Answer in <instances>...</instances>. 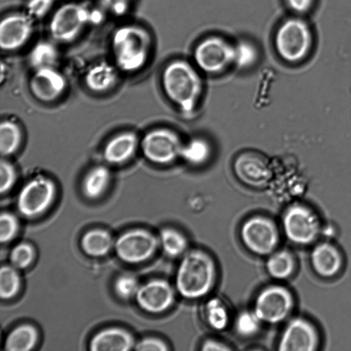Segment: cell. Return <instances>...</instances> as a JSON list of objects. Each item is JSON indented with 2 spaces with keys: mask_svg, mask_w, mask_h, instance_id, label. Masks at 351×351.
<instances>
[{
  "mask_svg": "<svg viewBox=\"0 0 351 351\" xmlns=\"http://www.w3.org/2000/svg\"><path fill=\"white\" fill-rule=\"evenodd\" d=\"M55 0H27L25 11L34 21L46 17L51 11Z\"/></svg>",
  "mask_w": 351,
  "mask_h": 351,
  "instance_id": "d590c367",
  "label": "cell"
},
{
  "mask_svg": "<svg viewBox=\"0 0 351 351\" xmlns=\"http://www.w3.org/2000/svg\"><path fill=\"white\" fill-rule=\"evenodd\" d=\"M56 186L50 178L38 176L28 181L21 189L17 207L24 216L32 217L43 213L52 203Z\"/></svg>",
  "mask_w": 351,
  "mask_h": 351,
  "instance_id": "30bf717a",
  "label": "cell"
},
{
  "mask_svg": "<svg viewBox=\"0 0 351 351\" xmlns=\"http://www.w3.org/2000/svg\"><path fill=\"white\" fill-rule=\"evenodd\" d=\"M138 306L150 313H161L174 303L175 290L164 279H153L140 285L135 296Z\"/></svg>",
  "mask_w": 351,
  "mask_h": 351,
  "instance_id": "5bb4252c",
  "label": "cell"
},
{
  "mask_svg": "<svg viewBox=\"0 0 351 351\" xmlns=\"http://www.w3.org/2000/svg\"><path fill=\"white\" fill-rule=\"evenodd\" d=\"M137 351H167L169 348L162 339L156 337H146L134 345Z\"/></svg>",
  "mask_w": 351,
  "mask_h": 351,
  "instance_id": "ab89813d",
  "label": "cell"
},
{
  "mask_svg": "<svg viewBox=\"0 0 351 351\" xmlns=\"http://www.w3.org/2000/svg\"><path fill=\"white\" fill-rule=\"evenodd\" d=\"M193 58L202 71L219 73L233 65V44L217 36L205 38L195 47Z\"/></svg>",
  "mask_w": 351,
  "mask_h": 351,
  "instance_id": "ba28073f",
  "label": "cell"
},
{
  "mask_svg": "<svg viewBox=\"0 0 351 351\" xmlns=\"http://www.w3.org/2000/svg\"><path fill=\"white\" fill-rule=\"evenodd\" d=\"M158 245V237L147 230L138 228L120 235L115 242L114 249L123 261L139 263L151 258Z\"/></svg>",
  "mask_w": 351,
  "mask_h": 351,
  "instance_id": "9c48e42d",
  "label": "cell"
},
{
  "mask_svg": "<svg viewBox=\"0 0 351 351\" xmlns=\"http://www.w3.org/2000/svg\"><path fill=\"white\" fill-rule=\"evenodd\" d=\"M213 154L208 141L203 137H194L184 143L180 158L187 164L200 166L206 163Z\"/></svg>",
  "mask_w": 351,
  "mask_h": 351,
  "instance_id": "603a6c76",
  "label": "cell"
},
{
  "mask_svg": "<svg viewBox=\"0 0 351 351\" xmlns=\"http://www.w3.org/2000/svg\"><path fill=\"white\" fill-rule=\"evenodd\" d=\"M217 276L213 258L206 252L194 249L182 257L175 276V288L183 298H201L214 287Z\"/></svg>",
  "mask_w": 351,
  "mask_h": 351,
  "instance_id": "6da1fadb",
  "label": "cell"
},
{
  "mask_svg": "<svg viewBox=\"0 0 351 351\" xmlns=\"http://www.w3.org/2000/svg\"><path fill=\"white\" fill-rule=\"evenodd\" d=\"M130 332L120 328H109L97 333L90 342L92 351H128L134 347Z\"/></svg>",
  "mask_w": 351,
  "mask_h": 351,
  "instance_id": "d6986e66",
  "label": "cell"
},
{
  "mask_svg": "<svg viewBox=\"0 0 351 351\" xmlns=\"http://www.w3.org/2000/svg\"><path fill=\"white\" fill-rule=\"evenodd\" d=\"M20 278L14 267L3 266L0 271V295L6 300L12 298L19 291Z\"/></svg>",
  "mask_w": 351,
  "mask_h": 351,
  "instance_id": "d6a6232c",
  "label": "cell"
},
{
  "mask_svg": "<svg viewBox=\"0 0 351 351\" xmlns=\"http://www.w3.org/2000/svg\"><path fill=\"white\" fill-rule=\"evenodd\" d=\"M311 261L315 271L324 278L335 276L342 265L339 251L328 243H321L313 248L311 254Z\"/></svg>",
  "mask_w": 351,
  "mask_h": 351,
  "instance_id": "ac0fdd59",
  "label": "cell"
},
{
  "mask_svg": "<svg viewBox=\"0 0 351 351\" xmlns=\"http://www.w3.org/2000/svg\"><path fill=\"white\" fill-rule=\"evenodd\" d=\"M22 140L19 125L10 121H3L0 125V152L6 157L14 154L19 147Z\"/></svg>",
  "mask_w": 351,
  "mask_h": 351,
  "instance_id": "f1b7e54d",
  "label": "cell"
},
{
  "mask_svg": "<svg viewBox=\"0 0 351 351\" xmlns=\"http://www.w3.org/2000/svg\"><path fill=\"white\" fill-rule=\"evenodd\" d=\"M234 171L243 184L252 187H262L271 176L269 165L261 155L253 152L240 154L234 160Z\"/></svg>",
  "mask_w": 351,
  "mask_h": 351,
  "instance_id": "2e32d148",
  "label": "cell"
},
{
  "mask_svg": "<svg viewBox=\"0 0 351 351\" xmlns=\"http://www.w3.org/2000/svg\"><path fill=\"white\" fill-rule=\"evenodd\" d=\"M295 262L292 254L287 250L274 251L266 262V269L274 278L283 280L292 275Z\"/></svg>",
  "mask_w": 351,
  "mask_h": 351,
  "instance_id": "484cf974",
  "label": "cell"
},
{
  "mask_svg": "<svg viewBox=\"0 0 351 351\" xmlns=\"http://www.w3.org/2000/svg\"><path fill=\"white\" fill-rule=\"evenodd\" d=\"M0 192L1 194L10 191L16 180V172L14 167L5 159L0 162Z\"/></svg>",
  "mask_w": 351,
  "mask_h": 351,
  "instance_id": "8d00e7d4",
  "label": "cell"
},
{
  "mask_svg": "<svg viewBox=\"0 0 351 351\" xmlns=\"http://www.w3.org/2000/svg\"><path fill=\"white\" fill-rule=\"evenodd\" d=\"M293 304V295L288 289L272 285L258 293L253 310L263 323L276 324L289 315Z\"/></svg>",
  "mask_w": 351,
  "mask_h": 351,
  "instance_id": "52a82bcc",
  "label": "cell"
},
{
  "mask_svg": "<svg viewBox=\"0 0 351 351\" xmlns=\"http://www.w3.org/2000/svg\"><path fill=\"white\" fill-rule=\"evenodd\" d=\"M18 223L15 217L9 213H2L0 217V241L6 243L15 235Z\"/></svg>",
  "mask_w": 351,
  "mask_h": 351,
  "instance_id": "74e56055",
  "label": "cell"
},
{
  "mask_svg": "<svg viewBox=\"0 0 351 351\" xmlns=\"http://www.w3.org/2000/svg\"><path fill=\"white\" fill-rule=\"evenodd\" d=\"M282 227L287 237L293 243L307 245L312 243L320 231L317 215L302 205H293L285 213Z\"/></svg>",
  "mask_w": 351,
  "mask_h": 351,
  "instance_id": "8fae6325",
  "label": "cell"
},
{
  "mask_svg": "<svg viewBox=\"0 0 351 351\" xmlns=\"http://www.w3.org/2000/svg\"><path fill=\"white\" fill-rule=\"evenodd\" d=\"M117 73L114 67L106 62L93 65L85 76V83L92 91L102 93L108 90L116 83Z\"/></svg>",
  "mask_w": 351,
  "mask_h": 351,
  "instance_id": "44dd1931",
  "label": "cell"
},
{
  "mask_svg": "<svg viewBox=\"0 0 351 351\" xmlns=\"http://www.w3.org/2000/svg\"><path fill=\"white\" fill-rule=\"evenodd\" d=\"M112 245L111 235L107 231L101 229L91 230L86 232L81 240L82 249L91 256L106 255Z\"/></svg>",
  "mask_w": 351,
  "mask_h": 351,
  "instance_id": "d4e9b609",
  "label": "cell"
},
{
  "mask_svg": "<svg viewBox=\"0 0 351 351\" xmlns=\"http://www.w3.org/2000/svg\"><path fill=\"white\" fill-rule=\"evenodd\" d=\"M64 75L55 67L35 69L29 81V88L38 100L50 102L57 99L65 90Z\"/></svg>",
  "mask_w": 351,
  "mask_h": 351,
  "instance_id": "e0dca14e",
  "label": "cell"
},
{
  "mask_svg": "<svg viewBox=\"0 0 351 351\" xmlns=\"http://www.w3.org/2000/svg\"><path fill=\"white\" fill-rule=\"evenodd\" d=\"M34 251L27 243L16 245L10 253V259L15 268L23 269L29 265L34 259Z\"/></svg>",
  "mask_w": 351,
  "mask_h": 351,
  "instance_id": "836d02e7",
  "label": "cell"
},
{
  "mask_svg": "<svg viewBox=\"0 0 351 351\" xmlns=\"http://www.w3.org/2000/svg\"><path fill=\"white\" fill-rule=\"evenodd\" d=\"M262 321L254 310L241 311L237 317L234 328L237 334L243 337H250L256 335L261 326Z\"/></svg>",
  "mask_w": 351,
  "mask_h": 351,
  "instance_id": "1f68e13d",
  "label": "cell"
},
{
  "mask_svg": "<svg viewBox=\"0 0 351 351\" xmlns=\"http://www.w3.org/2000/svg\"><path fill=\"white\" fill-rule=\"evenodd\" d=\"M256 47L251 42L241 40L233 44V65L246 69L254 65L258 59Z\"/></svg>",
  "mask_w": 351,
  "mask_h": 351,
  "instance_id": "4dcf8cb0",
  "label": "cell"
},
{
  "mask_svg": "<svg viewBox=\"0 0 351 351\" xmlns=\"http://www.w3.org/2000/svg\"><path fill=\"white\" fill-rule=\"evenodd\" d=\"M95 14L81 3L71 1L63 3L50 17V36L56 42L70 43L80 36L90 23L98 21L93 17Z\"/></svg>",
  "mask_w": 351,
  "mask_h": 351,
  "instance_id": "277c9868",
  "label": "cell"
},
{
  "mask_svg": "<svg viewBox=\"0 0 351 351\" xmlns=\"http://www.w3.org/2000/svg\"><path fill=\"white\" fill-rule=\"evenodd\" d=\"M290 7L298 12H302L306 10L310 3L311 0H287Z\"/></svg>",
  "mask_w": 351,
  "mask_h": 351,
  "instance_id": "b9f144b4",
  "label": "cell"
},
{
  "mask_svg": "<svg viewBox=\"0 0 351 351\" xmlns=\"http://www.w3.org/2000/svg\"><path fill=\"white\" fill-rule=\"evenodd\" d=\"M59 58V53L53 43L40 40L31 49L28 59L35 69L55 67Z\"/></svg>",
  "mask_w": 351,
  "mask_h": 351,
  "instance_id": "4316f807",
  "label": "cell"
},
{
  "mask_svg": "<svg viewBox=\"0 0 351 351\" xmlns=\"http://www.w3.org/2000/svg\"><path fill=\"white\" fill-rule=\"evenodd\" d=\"M205 315L207 323L215 330L225 329L229 323L228 310L219 299H210L205 306Z\"/></svg>",
  "mask_w": 351,
  "mask_h": 351,
  "instance_id": "f546056e",
  "label": "cell"
},
{
  "mask_svg": "<svg viewBox=\"0 0 351 351\" xmlns=\"http://www.w3.org/2000/svg\"><path fill=\"white\" fill-rule=\"evenodd\" d=\"M38 332L29 324L19 326L12 330L5 341V350L8 351H29L36 345Z\"/></svg>",
  "mask_w": 351,
  "mask_h": 351,
  "instance_id": "cb8c5ba5",
  "label": "cell"
},
{
  "mask_svg": "<svg viewBox=\"0 0 351 351\" xmlns=\"http://www.w3.org/2000/svg\"><path fill=\"white\" fill-rule=\"evenodd\" d=\"M34 20L25 12H13L4 16L0 23V47L12 51L25 46L34 31Z\"/></svg>",
  "mask_w": 351,
  "mask_h": 351,
  "instance_id": "4fadbf2b",
  "label": "cell"
},
{
  "mask_svg": "<svg viewBox=\"0 0 351 351\" xmlns=\"http://www.w3.org/2000/svg\"><path fill=\"white\" fill-rule=\"evenodd\" d=\"M110 178V172L106 166H95L83 178L82 189L84 195L90 199L99 198L107 189Z\"/></svg>",
  "mask_w": 351,
  "mask_h": 351,
  "instance_id": "7402d4cb",
  "label": "cell"
},
{
  "mask_svg": "<svg viewBox=\"0 0 351 351\" xmlns=\"http://www.w3.org/2000/svg\"><path fill=\"white\" fill-rule=\"evenodd\" d=\"M138 141L130 132L120 133L108 141L104 149V156L110 163L119 165L128 161L134 154Z\"/></svg>",
  "mask_w": 351,
  "mask_h": 351,
  "instance_id": "ffe728a7",
  "label": "cell"
},
{
  "mask_svg": "<svg viewBox=\"0 0 351 351\" xmlns=\"http://www.w3.org/2000/svg\"><path fill=\"white\" fill-rule=\"evenodd\" d=\"M134 0H99L104 11L115 16L125 15L130 8Z\"/></svg>",
  "mask_w": 351,
  "mask_h": 351,
  "instance_id": "f35d334b",
  "label": "cell"
},
{
  "mask_svg": "<svg viewBox=\"0 0 351 351\" xmlns=\"http://www.w3.org/2000/svg\"><path fill=\"white\" fill-rule=\"evenodd\" d=\"M158 240L164 253L171 258L183 256L187 252L188 241L185 235L174 228L162 229Z\"/></svg>",
  "mask_w": 351,
  "mask_h": 351,
  "instance_id": "83f0119b",
  "label": "cell"
},
{
  "mask_svg": "<svg viewBox=\"0 0 351 351\" xmlns=\"http://www.w3.org/2000/svg\"><path fill=\"white\" fill-rule=\"evenodd\" d=\"M164 92L182 112H193L202 95V78L194 66L184 60H175L165 67L161 77Z\"/></svg>",
  "mask_w": 351,
  "mask_h": 351,
  "instance_id": "7a4b0ae2",
  "label": "cell"
},
{
  "mask_svg": "<svg viewBox=\"0 0 351 351\" xmlns=\"http://www.w3.org/2000/svg\"><path fill=\"white\" fill-rule=\"evenodd\" d=\"M152 37L144 27L133 23L115 29L110 38V49L116 66L134 72L147 63L152 48Z\"/></svg>",
  "mask_w": 351,
  "mask_h": 351,
  "instance_id": "3957f363",
  "label": "cell"
},
{
  "mask_svg": "<svg viewBox=\"0 0 351 351\" xmlns=\"http://www.w3.org/2000/svg\"><path fill=\"white\" fill-rule=\"evenodd\" d=\"M310 42L306 25L300 20L289 19L282 23L275 36V46L285 60L295 62L306 54Z\"/></svg>",
  "mask_w": 351,
  "mask_h": 351,
  "instance_id": "7c38bea8",
  "label": "cell"
},
{
  "mask_svg": "<svg viewBox=\"0 0 351 351\" xmlns=\"http://www.w3.org/2000/svg\"><path fill=\"white\" fill-rule=\"evenodd\" d=\"M240 235L247 249L260 256L270 255L279 243L276 223L263 215H254L246 219L241 227Z\"/></svg>",
  "mask_w": 351,
  "mask_h": 351,
  "instance_id": "8992f818",
  "label": "cell"
},
{
  "mask_svg": "<svg viewBox=\"0 0 351 351\" xmlns=\"http://www.w3.org/2000/svg\"><path fill=\"white\" fill-rule=\"evenodd\" d=\"M201 350L204 351H225L230 348L216 339H209L203 342Z\"/></svg>",
  "mask_w": 351,
  "mask_h": 351,
  "instance_id": "60d3db41",
  "label": "cell"
},
{
  "mask_svg": "<svg viewBox=\"0 0 351 351\" xmlns=\"http://www.w3.org/2000/svg\"><path fill=\"white\" fill-rule=\"evenodd\" d=\"M184 143L179 134L167 128L147 132L141 142L144 156L152 163L167 165L180 158Z\"/></svg>",
  "mask_w": 351,
  "mask_h": 351,
  "instance_id": "5b68a950",
  "label": "cell"
},
{
  "mask_svg": "<svg viewBox=\"0 0 351 351\" xmlns=\"http://www.w3.org/2000/svg\"><path fill=\"white\" fill-rule=\"evenodd\" d=\"M318 333L307 319L295 317L285 326L278 343L281 351H313L318 345Z\"/></svg>",
  "mask_w": 351,
  "mask_h": 351,
  "instance_id": "9a60e30c",
  "label": "cell"
},
{
  "mask_svg": "<svg viewBox=\"0 0 351 351\" xmlns=\"http://www.w3.org/2000/svg\"><path fill=\"white\" fill-rule=\"evenodd\" d=\"M139 287L137 280L130 275L120 276L114 282L116 293L125 300L135 297Z\"/></svg>",
  "mask_w": 351,
  "mask_h": 351,
  "instance_id": "e575fe53",
  "label": "cell"
}]
</instances>
